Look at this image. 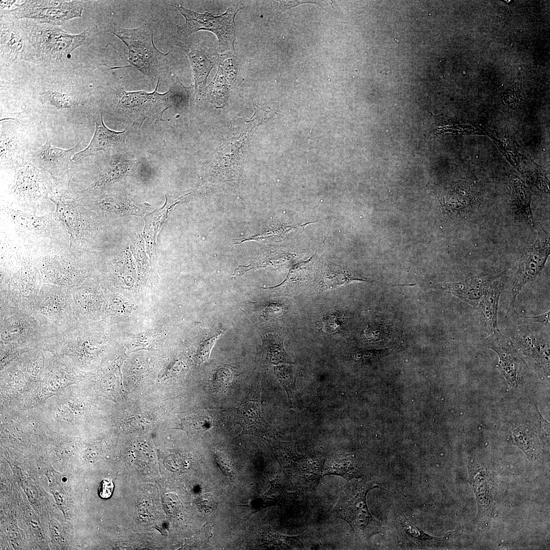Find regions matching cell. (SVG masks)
<instances>
[{"instance_id": "24", "label": "cell", "mask_w": 550, "mask_h": 550, "mask_svg": "<svg viewBox=\"0 0 550 550\" xmlns=\"http://www.w3.org/2000/svg\"><path fill=\"white\" fill-rule=\"evenodd\" d=\"M18 127L12 125L1 127V161L9 167L26 158V140Z\"/></svg>"}, {"instance_id": "26", "label": "cell", "mask_w": 550, "mask_h": 550, "mask_svg": "<svg viewBox=\"0 0 550 550\" xmlns=\"http://www.w3.org/2000/svg\"><path fill=\"white\" fill-rule=\"evenodd\" d=\"M268 481L271 486L266 492L252 500L249 504L243 505L251 508V513L248 517L265 508L274 506H289L294 502L296 493L287 491L273 481Z\"/></svg>"}, {"instance_id": "31", "label": "cell", "mask_w": 550, "mask_h": 550, "mask_svg": "<svg viewBox=\"0 0 550 550\" xmlns=\"http://www.w3.org/2000/svg\"><path fill=\"white\" fill-rule=\"evenodd\" d=\"M277 378L285 389L290 405L297 407L301 404V398L297 391L296 380L297 377L296 369L291 364H284L274 367Z\"/></svg>"}, {"instance_id": "28", "label": "cell", "mask_w": 550, "mask_h": 550, "mask_svg": "<svg viewBox=\"0 0 550 550\" xmlns=\"http://www.w3.org/2000/svg\"><path fill=\"white\" fill-rule=\"evenodd\" d=\"M364 282L377 283L389 287L401 286V284L382 283L358 276L343 269L329 268L322 274L320 289L321 291L336 288L342 285H346L353 282Z\"/></svg>"}, {"instance_id": "25", "label": "cell", "mask_w": 550, "mask_h": 550, "mask_svg": "<svg viewBox=\"0 0 550 550\" xmlns=\"http://www.w3.org/2000/svg\"><path fill=\"white\" fill-rule=\"evenodd\" d=\"M137 162L127 159L123 153H114L108 166L83 193L112 184L122 178Z\"/></svg>"}, {"instance_id": "21", "label": "cell", "mask_w": 550, "mask_h": 550, "mask_svg": "<svg viewBox=\"0 0 550 550\" xmlns=\"http://www.w3.org/2000/svg\"><path fill=\"white\" fill-rule=\"evenodd\" d=\"M56 206V214L65 225L71 244L78 242L80 238L81 222L78 205L76 201L66 193L51 191L47 197Z\"/></svg>"}, {"instance_id": "22", "label": "cell", "mask_w": 550, "mask_h": 550, "mask_svg": "<svg viewBox=\"0 0 550 550\" xmlns=\"http://www.w3.org/2000/svg\"><path fill=\"white\" fill-rule=\"evenodd\" d=\"M507 277L501 275L491 285L481 299L477 308L485 332L491 334L498 329V311L499 299Z\"/></svg>"}, {"instance_id": "1", "label": "cell", "mask_w": 550, "mask_h": 550, "mask_svg": "<svg viewBox=\"0 0 550 550\" xmlns=\"http://www.w3.org/2000/svg\"><path fill=\"white\" fill-rule=\"evenodd\" d=\"M28 312L46 338L60 333L78 321L75 314L72 287L44 283Z\"/></svg>"}, {"instance_id": "27", "label": "cell", "mask_w": 550, "mask_h": 550, "mask_svg": "<svg viewBox=\"0 0 550 550\" xmlns=\"http://www.w3.org/2000/svg\"><path fill=\"white\" fill-rule=\"evenodd\" d=\"M337 475L347 481L361 476L360 468L354 458L350 454L336 456L324 461L322 477Z\"/></svg>"}, {"instance_id": "9", "label": "cell", "mask_w": 550, "mask_h": 550, "mask_svg": "<svg viewBox=\"0 0 550 550\" xmlns=\"http://www.w3.org/2000/svg\"><path fill=\"white\" fill-rule=\"evenodd\" d=\"M159 80L160 78L152 93L121 91L117 108L127 113L141 124L146 119L162 120L164 112L171 106L169 99L172 92L169 90L165 93H159Z\"/></svg>"}, {"instance_id": "17", "label": "cell", "mask_w": 550, "mask_h": 550, "mask_svg": "<svg viewBox=\"0 0 550 550\" xmlns=\"http://www.w3.org/2000/svg\"><path fill=\"white\" fill-rule=\"evenodd\" d=\"M261 383H257L237 409V421L242 428L240 435H262L273 432V427L263 418L260 410Z\"/></svg>"}, {"instance_id": "16", "label": "cell", "mask_w": 550, "mask_h": 550, "mask_svg": "<svg viewBox=\"0 0 550 550\" xmlns=\"http://www.w3.org/2000/svg\"><path fill=\"white\" fill-rule=\"evenodd\" d=\"M95 122V131L89 145L83 150L78 151L73 156V160L79 162L87 157L92 155L100 151H112L113 153H122L126 148V139L128 136L129 129L122 131H115L108 128L104 124L102 114L101 120Z\"/></svg>"}, {"instance_id": "23", "label": "cell", "mask_w": 550, "mask_h": 550, "mask_svg": "<svg viewBox=\"0 0 550 550\" xmlns=\"http://www.w3.org/2000/svg\"><path fill=\"white\" fill-rule=\"evenodd\" d=\"M262 440L272 452L285 475L292 483L295 481L304 455L297 452L296 445L293 443L282 442L264 436Z\"/></svg>"}, {"instance_id": "43", "label": "cell", "mask_w": 550, "mask_h": 550, "mask_svg": "<svg viewBox=\"0 0 550 550\" xmlns=\"http://www.w3.org/2000/svg\"><path fill=\"white\" fill-rule=\"evenodd\" d=\"M549 311L548 312L537 316H528L524 315H519L520 319L527 321L530 322H539L543 324L546 325H549Z\"/></svg>"}, {"instance_id": "35", "label": "cell", "mask_w": 550, "mask_h": 550, "mask_svg": "<svg viewBox=\"0 0 550 550\" xmlns=\"http://www.w3.org/2000/svg\"><path fill=\"white\" fill-rule=\"evenodd\" d=\"M393 328L387 323L372 321L365 326L361 333L363 340L370 343H378L391 338Z\"/></svg>"}, {"instance_id": "40", "label": "cell", "mask_w": 550, "mask_h": 550, "mask_svg": "<svg viewBox=\"0 0 550 550\" xmlns=\"http://www.w3.org/2000/svg\"><path fill=\"white\" fill-rule=\"evenodd\" d=\"M283 313V306L276 302L269 303L266 305L262 313L265 318L273 319L280 317Z\"/></svg>"}, {"instance_id": "39", "label": "cell", "mask_w": 550, "mask_h": 550, "mask_svg": "<svg viewBox=\"0 0 550 550\" xmlns=\"http://www.w3.org/2000/svg\"><path fill=\"white\" fill-rule=\"evenodd\" d=\"M213 455L216 463L223 474L227 477L232 478L235 475V470L231 460L220 451H214Z\"/></svg>"}, {"instance_id": "29", "label": "cell", "mask_w": 550, "mask_h": 550, "mask_svg": "<svg viewBox=\"0 0 550 550\" xmlns=\"http://www.w3.org/2000/svg\"><path fill=\"white\" fill-rule=\"evenodd\" d=\"M513 443L527 455V458L535 461L540 457L541 445L533 429L528 425H521L513 431Z\"/></svg>"}, {"instance_id": "4", "label": "cell", "mask_w": 550, "mask_h": 550, "mask_svg": "<svg viewBox=\"0 0 550 550\" xmlns=\"http://www.w3.org/2000/svg\"><path fill=\"white\" fill-rule=\"evenodd\" d=\"M24 31L39 58L44 61H60L80 46H88L95 34L89 28L78 35H72L48 24L29 23Z\"/></svg>"}, {"instance_id": "15", "label": "cell", "mask_w": 550, "mask_h": 550, "mask_svg": "<svg viewBox=\"0 0 550 550\" xmlns=\"http://www.w3.org/2000/svg\"><path fill=\"white\" fill-rule=\"evenodd\" d=\"M501 275H485L457 282L439 283L430 287L453 295L477 309L481 299Z\"/></svg>"}, {"instance_id": "19", "label": "cell", "mask_w": 550, "mask_h": 550, "mask_svg": "<svg viewBox=\"0 0 550 550\" xmlns=\"http://www.w3.org/2000/svg\"><path fill=\"white\" fill-rule=\"evenodd\" d=\"M469 472L478 508L476 519H487L491 514L494 502L492 474L486 466L478 463L470 465Z\"/></svg>"}, {"instance_id": "2", "label": "cell", "mask_w": 550, "mask_h": 550, "mask_svg": "<svg viewBox=\"0 0 550 550\" xmlns=\"http://www.w3.org/2000/svg\"><path fill=\"white\" fill-rule=\"evenodd\" d=\"M380 487L359 478L347 481L331 513L345 520L356 537L367 538L378 532L379 523L370 513L367 494L372 489Z\"/></svg>"}, {"instance_id": "14", "label": "cell", "mask_w": 550, "mask_h": 550, "mask_svg": "<svg viewBox=\"0 0 550 550\" xmlns=\"http://www.w3.org/2000/svg\"><path fill=\"white\" fill-rule=\"evenodd\" d=\"M1 59L9 63L16 60L35 62L38 55L24 31L14 21L1 20Z\"/></svg>"}, {"instance_id": "44", "label": "cell", "mask_w": 550, "mask_h": 550, "mask_svg": "<svg viewBox=\"0 0 550 550\" xmlns=\"http://www.w3.org/2000/svg\"><path fill=\"white\" fill-rule=\"evenodd\" d=\"M15 2V1H1V7L3 8L5 7H10Z\"/></svg>"}, {"instance_id": "7", "label": "cell", "mask_w": 550, "mask_h": 550, "mask_svg": "<svg viewBox=\"0 0 550 550\" xmlns=\"http://www.w3.org/2000/svg\"><path fill=\"white\" fill-rule=\"evenodd\" d=\"M537 237L520 258L515 272L507 315L524 286L535 279L543 269L550 254V235L539 224H535Z\"/></svg>"}, {"instance_id": "12", "label": "cell", "mask_w": 550, "mask_h": 550, "mask_svg": "<svg viewBox=\"0 0 550 550\" xmlns=\"http://www.w3.org/2000/svg\"><path fill=\"white\" fill-rule=\"evenodd\" d=\"M514 341L516 349L535 371L541 375H549V340L533 332L528 326H520L516 331Z\"/></svg>"}, {"instance_id": "32", "label": "cell", "mask_w": 550, "mask_h": 550, "mask_svg": "<svg viewBox=\"0 0 550 550\" xmlns=\"http://www.w3.org/2000/svg\"><path fill=\"white\" fill-rule=\"evenodd\" d=\"M324 460L314 456L304 455L296 477L297 482L310 486L317 485L322 477Z\"/></svg>"}, {"instance_id": "42", "label": "cell", "mask_w": 550, "mask_h": 550, "mask_svg": "<svg viewBox=\"0 0 550 550\" xmlns=\"http://www.w3.org/2000/svg\"><path fill=\"white\" fill-rule=\"evenodd\" d=\"M114 485L113 481L108 479H103L100 483L98 493L99 496L103 499L110 498L113 493Z\"/></svg>"}, {"instance_id": "20", "label": "cell", "mask_w": 550, "mask_h": 550, "mask_svg": "<svg viewBox=\"0 0 550 550\" xmlns=\"http://www.w3.org/2000/svg\"><path fill=\"white\" fill-rule=\"evenodd\" d=\"M483 344L497 353L499 368L502 374L509 382L515 383L519 370L520 355L513 342L499 329L488 335L483 340Z\"/></svg>"}, {"instance_id": "13", "label": "cell", "mask_w": 550, "mask_h": 550, "mask_svg": "<svg viewBox=\"0 0 550 550\" xmlns=\"http://www.w3.org/2000/svg\"><path fill=\"white\" fill-rule=\"evenodd\" d=\"M217 72L206 90L211 102L222 103L228 98L229 89L240 85L244 80L241 73V63L235 52L218 54Z\"/></svg>"}, {"instance_id": "33", "label": "cell", "mask_w": 550, "mask_h": 550, "mask_svg": "<svg viewBox=\"0 0 550 550\" xmlns=\"http://www.w3.org/2000/svg\"><path fill=\"white\" fill-rule=\"evenodd\" d=\"M399 521L405 535L409 539L417 543L424 544L429 542L438 544H444L449 537L457 532L456 530L449 532L445 536L438 538L426 534L409 521L404 515L400 516Z\"/></svg>"}, {"instance_id": "11", "label": "cell", "mask_w": 550, "mask_h": 550, "mask_svg": "<svg viewBox=\"0 0 550 550\" xmlns=\"http://www.w3.org/2000/svg\"><path fill=\"white\" fill-rule=\"evenodd\" d=\"M14 172V194L24 200L47 198L51 192L47 172L25 158L10 167Z\"/></svg>"}, {"instance_id": "3", "label": "cell", "mask_w": 550, "mask_h": 550, "mask_svg": "<svg viewBox=\"0 0 550 550\" xmlns=\"http://www.w3.org/2000/svg\"><path fill=\"white\" fill-rule=\"evenodd\" d=\"M108 31L119 38L128 48L129 65L125 67L137 69L155 79L160 78L163 59L169 53H163L156 48L152 31L148 25L144 24L135 29L112 25Z\"/></svg>"}, {"instance_id": "8", "label": "cell", "mask_w": 550, "mask_h": 550, "mask_svg": "<svg viewBox=\"0 0 550 550\" xmlns=\"http://www.w3.org/2000/svg\"><path fill=\"white\" fill-rule=\"evenodd\" d=\"M80 1H25L15 8L5 12L16 18L34 19L51 25L62 24L68 20L81 15L83 7Z\"/></svg>"}, {"instance_id": "34", "label": "cell", "mask_w": 550, "mask_h": 550, "mask_svg": "<svg viewBox=\"0 0 550 550\" xmlns=\"http://www.w3.org/2000/svg\"><path fill=\"white\" fill-rule=\"evenodd\" d=\"M263 343L265 358L269 364L276 365L293 364L284 348L283 340L278 336L267 335Z\"/></svg>"}, {"instance_id": "36", "label": "cell", "mask_w": 550, "mask_h": 550, "mask_svg": "<svg viewBox=\"0 0 550 550\" xmlns=\"http://www.w3.org/2000/svg\"><path fill=\"white\" fill-rule=\"evenodd\" d=\"M43 99L58 108H71L83 104L79 97L62 91H48L43 93Z\"/></svg>"}, {"instance_id": "6", "label": "cell", "mask_w": 550, "mask_h": 550, "mask_svg": "<svg viewBox=\"0 0 550 550\" xmlns=\"http://www.w3.org/2000/svg\"><path fill=\"white\" fill-rule=\"evenodd\" d=\"M46 337L26 311H9L1 313V342L13 348L41 347Z\"/></svg>"}, {"instance_id": "18", "label": "cell", "mask_w": 550, "mask_h": 550, "mask_svg": "<svg viewBox=\"0 0 550 550\" xmlns=\"http://www.w3.org/2000/svg\"><path fill=\"white\" fill-rule=\"evenodd\" d=\"M184 49L189 58L193 72L191 84L184 86L191 99L197 97L203 90L211 70L216 65L218 53L207 47L196 45Z\"/></svg>"}, {"instance_id": "10", "label": "cell", "mask_w": 550, "mask_h": 550, "mask_svg": "<svg viewBox=\"0 0 550 550\" xmlns=\"http://www.w3.org/2000/svg\"><path fill=\"white\" fill-rule=\"evenodd\" d=\"M79 148L80 142L68 149L58 148L52 145L46 135L45 144L32 155L31 160L56 181L67 184L80 170L79 162L72 159Z\"/></svg>"}, {"instance_id": "30", "label": "cell", "mask_w": 550, "mask_h": 550, "mask_svg": "<svg viewBox=\"0 0 550 550\" xmlns=\"http://www.w3.org/2000/svg\"><path fill=\"white\" fill-rule=\"evenodd\" d=\"M9 212L14 223L22 230L39 235H50L51 221L48 216L38 217L15 210Z\"/></svg>"}, {"instance_id": "37", "label": "cell", "mask_w": 550, "mask_h": 550, "mask_svg": "<svg viewBox=\"0 0 550 550\" xmlns=\"http://www.w3.org/2000/svg\"><path fill=\"white\" fill-rule=\"evenodd\" d=\"M323 332L333 334L338 332L342 326V319L338 314H331L324 316L318 323Z\"/></svg>"}, {"instance_id": "41", "label": "cell", "mask_w": 550, "mask_h": 550, "mask_svg": "<svg viewBox=\"0 0 550 550\" xmlns=\"http://www.w3.org/2000/svg\"><path fill=\"white\" fill-rule=\"evenodd\" d=\"M222 332L219 331L215 333L210 337L207 339L202 344L201 348V356H202V360L205 361L208 358L209 353L213 346L215 341L218 337L221 335Z\"/></svg>"}, {"instance_id": "38", "label": "cell", "mask_w": 550, "mask_h": 550, "mask_svg": "<svg viewBox=\"0 0 550 550\" xmlns=\"http://www.w3.org/2000/svg\"><path fill=\"white\" fill-rule=\"evenodd\" d=\"M389 349H360L353 348L350 352L351 357L355 360L367 361L378 359L389 353Z\"/></svg>"}, {"instance_id": "5", "label": "cell", "mask_w": 550, "mask_h": 550, "mask_svg": "<svg viewBox=\"0 0 550 550\" xmlns=\"http://www.w3.org/2000/svg\"><path fill=\"white\" fill-rule=\"evenodd\" d=\"M174 7L185 19L184 24L177 25V32L181 37L187 38L200 30L210 31L217 37L219 51L229 50L235 52V18L238 11L243 8L241 3L228 8L225 13L219 16H214L208 12L198 13L180 5Z\"/></svg>"}]
</instances>
